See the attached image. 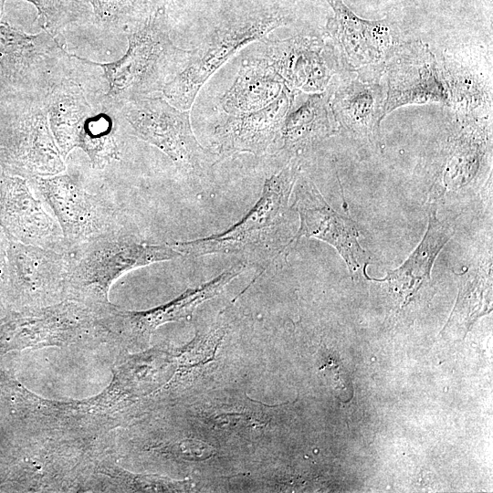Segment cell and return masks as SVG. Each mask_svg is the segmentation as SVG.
<instances>
[{
    "instance_id": "cell-1",
    "label": "cell",
    "mask_w": 493,
    "mask_h": 493,
    "mask_svg": "<svg viewBox=\"0 0 493 493\" xmlns=\"http://www.w3.org/2000/svg\"><path fill=\"white\" fill-rule=\"evenodd\" d=\"M171 31L163 5L126 33L128 47L121 58L99 63L71 55L75 59L102 68L108 91L100 100L119 112L130 101L162 92L185 65L191 50L176 46Z\"/></svg>"
},
{
    "instance_id": "cell-2",
    "label": "cell",
    "mask_w": 493,
    "mask_h": 493,
    "mask_svg": "<svg viewBox=\"0 0 493 493\" xmlns=\"http://www.w3.org/2000/svg\"><path fill=\"white\" fill-rule=\"evenodd\" d=\"M299 172L290 161L267 178L249 212L228 229L205 237L169 244L183 256L198 257L231 254L247 258L267 257L288 246L289 197Z\"/></svg>"
},
{
    "instance_id": "cell-3",
    "label": "cell",
    "mask_w": 493,
    "mask_h": 493,
    "mask_svg": "<svg viewBox=\"0 0 493 493\" xmlns=\"http://www.w3.org/2000/svg\"><path fill=\"white\" fill-rule=\"evenodd\" d=\"M68 289L81 301L107 304L110 286L127 272L183 255L172 246L150 244L118 231L95 237L68 252Z\"/></svg>"
},
{
    "instance_id": "cell-4",
    "label": "cell",
    "mask_w": 493,
    "mask_h": 493,
    "mask_svg": "<svg viewBox=\"0 0 493 493\" xmlns=\"http://www.w3.org/2000/svg\"><path fill=\"white\" fill-rule=\"evenodd\" d=\"M290 21L289 12L273 6L222 23L191 50L184 68L163 87V96L173 106L189 110L205 81L238 50Z\"/></svg>"
},
{
    "instance_id": "cell-5",
    "label": "cell",
    "mask_w": 493,
    "mask_h": 493,
    "mask_svg": "<svg viewBox=\"0 0 493 493\" xmlns=\"http://www.w3.org/2000/svg\"><path fill=\"white\" fill-rule=\"evenodd\" d=\"M45 107L51 133L64 160L76 148L88 155L95 169H103L120 158L114 114L117 111L101 100L91 104L76 80L56 86L46 97Z\"/></svg>"
},
{
    "instance_id": "cell-6",
    "label": "cell",
    "mask_w": 493,
    "mask_h": 493,
    "mask_svg": "<svg viewBox=\"0 0 493 493\" xmlns=\"http://www.w3.org/2000/svg\"><path fill=\"white\" fill-rule=\"evenodd\" d=\"M0 105V168L27 181L66 171L39 97L19 93Z\"/></svg>"
},
{
    "instance_id": "cell-7",
    "label": "cell",
    "mask_w": 493,
    "mask_h": 493,
    "mask_svg": "<svg viewBox=\"0 0 493 493\" xmlns=\"http://www.w3.org/2000/svg\"><path fill=\"white\" fill-rule=\"evenodd\" d=\"M119 112L135 135L165 153L191 181L205 177L220 158L195 138L189 110L173 106L163 96L155 94L134 100Z\"/></svg>"
},
{
    "instance_id": "cell-8",
    "label": "cell",
    "mask_w": 493,
    "mask_h": 493,
    "mask_svg": "<svg viewBox=\"0 0 493 493\" xmlns=\"http://www.w3.org/2000/svg\"><path fill=\"white\" fill-rule=\"evenodd\" d=\"M68 54L56 37L42 28L27 34L0 22V68L6 83L22 94L43 100L49 89L69 77Z\"/></svg>"
},
{
    "instance_id": "cell-9",
    "label": "cell",
    "mask_w": 493,
    "mask_h": 493,
    "mask_svg": "<svg viewBox=\"0 0 493 493\" xmlns=\"http://www.w3.org/2000/svg\"><path fill=\"white\" fill-rule=\"evenodd\" d=\"M53 211L69 249L95 237L121 231L115 207L89 193L68 173L37 176L27 181Z\"/></svg>"
},
{
    "instance_id": "cell-10",
    "label": "cell",
    "mask_w": 493,
    "mask_h": 493,
    "mask_svg": "<svg viewBox=\"0 0 493 493\" xmlns=\"http://www.w3.org/2000/svg\"><path fill=\"white\" fill-rule=\"evenodd\" d=\"M332 16L326 32L342 72L383 74L386 63L401 44L394 21L388 17L369 20L358 16L343 0H326Z\"/></svg>"
},
{
    "instance_id": "cell-11",
    "label": "cell",
    "mask_w": 493,
    "mask_h": 493,
    "mask_svg": "<svg viewBox=\"0 0 493 493\" xmlns=\"http://www.w3.org/2000/svg\"><path fill=\"white\" fill-rule=\"evenodd\" d=\"M270 67L293 91L320 93L342 69L330 41L299 34L265 42L257 57Z\"/></svg>"
},
{
    "instance_id": "cell-12",
    "label": "cell",
    "mask_w": 493,
    "mask_h": 493,
    "mask_svg": "<svg viewBox=\"0 0 493 493\" xmlns=\"http://www.w3.org/2000/svg\"><path fill=\"white\" fill-rule=\"evenodd\" d=\"M292 193L291 208L299 216V227L293 241L302 236L324 241L338 251L352 278H369L366 274L369 262L359 243L357 223L333 210L312 181L302 173H299Z\"/></svg>"
},
{
    "instance_id": "cell-13",
    "label": "cell",
    "mask_w": 493,
    "mask_h": 493,
    "mask_svg": "<svg viewBox=\"0 0 493 493\" xmlns=\"http://www.w3.org/2000/svg\"><path fill=\"white\" fill-rule=\"evenodd\" d=\"M386 113L413 104L449 105L442 62L421 40L401 43L386 63Z\"/></svg>"
},
{
    "instance_id": "cell-14",
    "label": "cell",
    "mask_w": 493,
    "mask_h": 493,
    "mask_svg": "<svg viewBox=\"0 0 493 493\" xmlns=\"http://www.w3.org/2000/svg\"><path fill=\"white\" fill-rule=\"evenodd\" d=\"M341 74L337 83L328 89L339 126L359 139L379 143L381 122L387 115L384 73Z\"/></svg>"
},
{
    "instance_id": "cell-15",
    "label": "cell",
    "mask_w": 493,
    "mask_h": 493,
    "mask_svg": "<svg viewBox=\"0 0 493 493\" xmlns=\"http://www.w3.org/2000/svg\"><path fill=\"white\" fill-rule=\"evenodd\" d=\"M0 227L10 240L69 252L58 221L33 196L27 180L20 176L4 173L2 177Z\"/></svg>"
},
{
    "instance_id": "cell-16",
    "label": "cell",
    "mask_w": 493,
    "mask_h": 493,
    "mask_svg": "<svg viewBox=\"0 0 493 493\" xmlns=\"http://www.w3.org/2000/svg\"><path fill=\"white\" fill-rule=\"evenodd\" d=\"M294 91L287 86L267 107L226 117L214 128L216 153L220 158L239 152L257 155L278 152L284 119L290 108Z\"/></svg>"
},
{
    "instance_id": "cell-17",
    "label": "cell",
    "mask_w": 493,
    "mask_h": 493,
    "mask_svg": "<svg viewBox=\"0 0 493 493\" xmlns=\"http://www.w3.org/2000/svg\"><path fill=\"white\" fill-rule=\"evenodd\" d=\"M9 289L42 307L68 289L69 255L9 239Z\"/></svg>"
},
{
    "instance_id": "cell-18",
    "label": "cell",
    "mask_w": 493,
    "mask_h": 493,
    "mask_svg": "<svg viewBox=\"0 0 493 493\" xmlns=\"http://www.w3.org/2000/svg\"><path fill=\"white\" fill-rule=\"evenodd\" d=\"M246 268L243 262L235 264L209 281L189 288L173 300L142 311L110 313V330H121L135 338H147L157 327L188 318L203 302L215 297Z\"/></svg>"
},
{
    "instance_id": "cell-19",
    "label": "cell",
    "mask_w": 493,
    "mask_h": 493,
    "mask_svg": "<svg viewBox=\"0 0 493 493\" xmlns=\"http://www.w3.org/2000/svg\"><path fill=\"white\" fill-rule=\"evenodd\" d=\"M338 128L329 89L320 93L294 91L281 128L278 152L298 154L335 134Z\"/></svg>"
},
{
    "instance_id": "cell-20",
    "label": "cell",
    "mask_w": 493,
    "mask_h": 493,
    "mask_svg": "<svg viewBox=\"0 0 493 493\" xmlns=\"http://www.w3.org/2000/svg\"><path fill=\"white\" fill-rule=\"evenodd\" d=\"M454 233V226L439 219L436 205H430L427 230L420 244L400 267L387 271L383 278L372 279L387 281L394 291L408 299L424 283L430 280L433 265Z\"/></svg>"
},
{
    "instance_id": "cell-21",
    "label": "cell",
    "mask_w": 493,
    "mask_h": 493,
    "mask_svg": "<svg viewBox=\"0 0 493 493\" xmlns=\"http://www.w3.org/2000/svg\"><path fill=\"white\" fill-rule=\"evenodd\" d=\"M285 86L281 78L265 62L250 58L243 63L219 104L230 115L255 111L272 103Z\"/></svg>"
},
{
    "instance_id": "cell-22",
    "label": "cell",
    "mask_w": 493,
    "mask_h": 493,
    "mask_svg": "<svg viewBox=\"0 0 493 493\" xmlns=\"http://www.w3.org/2000/svg\"><path fill=\"white\" fill-rule=\"evenodd\" d=\"M492 262L466 268L459 274L457 301L446 327L467 329L478 317L491 310Z\"/></svg>"
},
{
    "instance_id": "cell-23",
    "label": "cell",
    "mask_w": 493,
    "mask_h": 493,
    "mask_svg": "<svg viewBox=\"0 0 493 493\" xmlns=\"http://www.w3.org/2000/svg\"><path fill=\"white\" fill-rule=\"evenodd\" d=\"M91 6L97 26L111 32L127 33L157 8L164 0H86Z\"/></svg>"
},
{
    "instance_id": "cell-24",
    "label": "cell",
    "mask_w": 493,
    "mask_h": 493,
    "mask_svg": "<svg viewBox=\"0 0 493 493\" xmlns=\"http://www.w3.org/2000/svg\"><path fill=\"white\" fill-rule=\"evenodd\" d=\"M449 92V105L460 119L477 118L475 113L484 105H491L487 88L461 66L442 61Z\"/></svg>"
},
{
    "instance_id": "cell-25",
    "label": "cell",
    "mask_w": 493,
    "mask_h": 493,
    "mask_svg": "<svg viewBox=\"0 0 493 493\" xmlns=\"http://www.w3.org/2000/svg\"><path fill=\"white\" fill-rule=\"evenodd\" d=\"M37 11L41 27L54 37L66 26L92 19L91 8L81 0H25Z\"/></svg>"
},
{
    "instance_id": "cell-26",
    "label": "cell",
    "mask_w": 493,
    "mask_h": 493,
    "mask_svg": "<svg viewBox=\"0 0 493 493\" xmlns=\"http://www.w3.org/2000/svg\"><path fill=\"white\" fill-rule=\"evenodd\" d=\"M176 456L187 461H203L213 457L216 451L205 442L195 439H186L173 446Z\"/></svg>"
},
{
    "instance_id": "cell-27",
    "label": "cell",
    "mask_w": 493,
    "mask_h": 493,
    "mask_svg": "<svg viewBox=\"0 0 493 493\" xmlns=\"http://www.w3.org/2000/svg\"><path fill=\"white\" fill-rule=\"evenodd\" d=\"M9 238L0 227V294L9 289Z\"/></svg>"
},
{
    "instance_id": "cell-28",
    "label": "cell",
    "mask_w": 493,
    "mask_h": 493,
    "mask_svg": "<svg viewBox=\"0 0 493 493\" xmlns=\"http://www.w3.org/2000/svg\"><path fill=\"white\" fill-rule=\"evenodd\" d=\"M6 0H0V21L4 12L5 3Z\"/></svg>"
},
{
    "instance_id": "cell-29",
    "label": "cell",
    "mask_w": 493,
    "mask_h": 493,
    "mask_svg": "<svg viewBox=\"0 0 493 493\" xmlns=\"http://www.w3.org/2000/svg\"><path fill=\"white\" fill-rule=\"evenodd\" d=\"M491 2V0H489Z\"/></svg>"
}]
</instances>
